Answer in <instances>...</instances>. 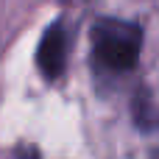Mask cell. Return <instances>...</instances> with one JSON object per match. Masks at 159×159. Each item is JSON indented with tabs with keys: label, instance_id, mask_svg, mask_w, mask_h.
Here are the masks:
<instances>
[{
	"label": "cell",
	"instance_id": "6da1fadb",
	"mask_svg": "<svg viewBox=\"0 0 159 159\" xmlns=\"http://www.w3.org/2000/svg\"><path fill=\"white\" fill-rule=\"evenodd\" d=\"M143 50V28L129 20L103 17L92 25V59L101 70L129 73Z\"/></svg>",
	"mask_w": 159,
	"mask_h": 159
},
{
	"label": "cell",
	"instance_id": "7a4b0ae2",
	"mask_svg": "<svg viewBox=\"0 0 159 159\" xmlns=\"http://www.w3.org/2000/svg\"><path fill=\"white\" fill-rule=\"evenodd\" d=\"M36 64H39V73L53 81L64 73V64H67V31L61 22H53L45 34H42V42H39V50H36Z\"/></svg>",
	"mask_w": 159,
	"mask_h": 159
}]
</instances>
